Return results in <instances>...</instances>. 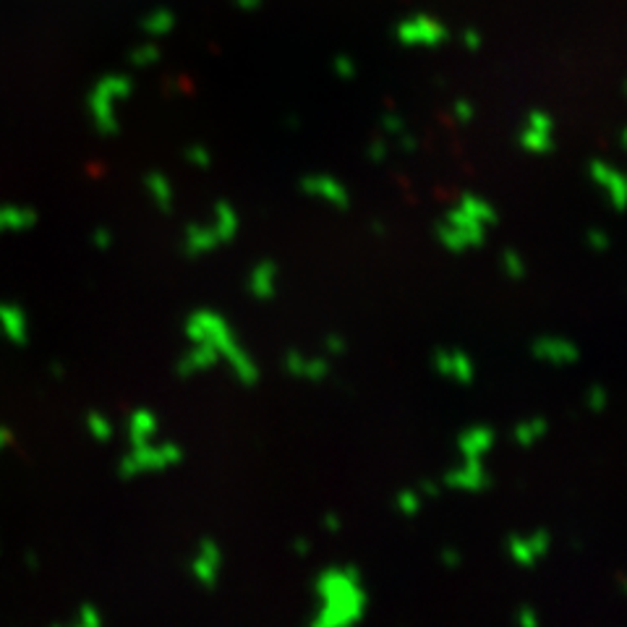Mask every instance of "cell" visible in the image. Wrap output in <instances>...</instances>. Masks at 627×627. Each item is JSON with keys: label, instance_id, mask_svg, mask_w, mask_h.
Returning a JSON list of instances; mask_svg holds the SVG:
<instances>
[{"label": "cell", "instance_id": "cell-1", "mask_svg": "<svg viewBox=\"0 0 627 627\" xmlns=\"http://www.w3.org/2000/svg\"><path fill=\"white\" fill-rule=\"evenodd\" d=\"M183 337H186V343H201L218 351L222 366H228L241 384H254L259 379L257 361L220 311L199 309L188 314L186 324H183Z\"/></svg>", "mask_w": 627, "mask_h": 627}, {"label": "cell", "instance_id": "cell-2", "mask_svg": "<svg viewBox=\"0 0 627 627\" xmlns=\"http://www.w3.org/2000/svg\"><path fill=\"white\" fill-rule=\"evenodd\" d=\"M183 447L173 440H152L144 444H131L128 453L118 460V476L123 481H134L139 476L165 474V470L179 468L183 463Z\"/></svg>", "mask_w": 627, "mask_h": 627}, {"label": "cell", "instance_id": "cell-3", "mask_svg": "<svg viewBox=\"0 0 627 627\" xmlns=\"http://www.w3.org/2000/svg\"><path fill=\"white\" fill-rule=\"evenodd\" d=\"M222 570H225V552L214 539H201L196 552L188 560V573H192L194 583L212 591L220 583Z\"/></svg>", "mask_w": 627, "mask_h": 627}, {"label": "cell", "instance_id": "cell-4", "mask_svg": "<svg viewBox=\"0 0 627 627\" xmlns=\"http://www.w3.org/2000/svg\"><path fill=\"white\" fill-rule=\"evenodd\" d=\"M222 366L218 351H212L209 345L201 343H188V348L181 353L179 361H175V374L181 379H194L199 374H207V371L218 369Z\"/></svg>", "mask_w": 627, "mask_h": 627}, {"label": "cell", "instance_id": "cell-5", "mask_svg": "<svg viewBox=\"0 0 627 627\" xmlns=\"http://www.w3.org/2000/svg\"><path fill=\"white\" fill-rule=\"evenodd\" d=\"M0 335H3V340H9L11 345L29 343V314L19 304H13V300H3V304H0Z\"/></svg>", "mask_w": 627, "mask_h": 627}, {"label": "cell", "instance_id": "cell-6", "mask_svg": "<svg viewBox=\"0 0 627 627\" xmlns=\"http://www.w3.org/2000/svg\"><path fill=\"white\" fill-rule=\"evenodd\" d=\"M160 434V418L152 408H134L126 418V437L128 444L152 442Z\"/></svg>", "mask_w": 627, "mask_h": 627}, {"label": "cell", "instance_id": "cell-7", "mask_svg": "<svg viewBox=\"0 0 627 627\" xmlns=\"http://www.w3.org/2000/svg\"><path fill=\"white\" fill-rule=\"evenodd\" d=\"M274 287H278V270H274L270 261H261V265H257L251 272H248L246 291L251 298L257 300L272 298Z\"/></svg>", "mask_w": 627, "mask_h": 627}, {"label": "cell", "instance_id": "cell-8", "mask_svg": "<svg viewBox=\"0 0 627 627\" xmlns=\"http://www.w3.org/2000/svg\"><path fill=\"white\" fill-rule=\"evenodd\" d=\"M84 429H87L89 440H95L97 444H110L115 440L113 418L102 414V410H89V414L84 416Z\"/></svg>", "mask_w": 627, "mask_h": 627}, {"label": "cell", "instance_id": "cell-9", "mask_svg": "<svg viewBox=\"0 0 627 627\" xmlns=\"http://www.w3.org/2000/svg\"><path fill=\"white\" fill-rule=\"evenodd\" d=\"M63 627H102V614L95 604H82L78 606L74 623H69Z\"/></svg>", "mask_w": 627, "mask_h": 627}, {"label": "cell", "instance_id": "cell-10", "mask_svg": "<svg viewBox=\"0 0 627 627\" xmlns=\"http://www.w3.org/2000/svg\"><path fill=\"white\" fill-rule=\"evenodd\" d=\"M11 444H13V431L5 427V423H0V455H3Z\"/></svg>", "mask_w": 627, "mask_h": 627}]
</instances>
